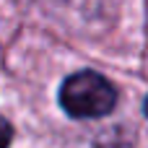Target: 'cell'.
I'll use <instances>...</instances> for the list:
<instances>
[{
  "instance_id": "3",
  "label": "cell",
  "mask_w": 148,
  "mask_h": 148,
  "mask_svg": "<svg viewBox=\"0 0 148 148\" xmlns=\"http://www.w3.org/2000/svg\"><path fill=\"white\" fill-rule=\"evenodd\" d=\"M143 114L148 117V96H146V101H143Z\"/></svg>"
},
{
  "instance_id": "1",
  "label": "cell",
  "mask_w": 148,
  "mask_h": 148,
  "mask_svg": "<svg viewBox=\"0 0 148 148\" xmlns=\"http://www.w3.org/2000/svg\"><path fill=\"white\" fill-rule=\"evenodd\" d=\"M60 104L75 120L107 117L117 104V88L94 70H78L60 86Z\"/></svg>"
},
{
  "instance_id": "2",
  "label": "cell",
  "mask_w": 148,
  "mask_h": 148,
  "mask_svg": "<svg viewBox=\"0 0 148 148\" xmlns=\"http://www.w3.org/2000/svg\"><path fill=\"white\" fill-rule=\"evenodd\" d=\"M13 140V127L5 117H0V148H8Z\"/></svg>"
}]
</instances>
